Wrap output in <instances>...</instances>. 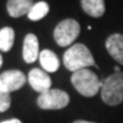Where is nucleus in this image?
<instances>
[{
  "label": "nucleus",
  "mask_w": 123,
  "mask_h": 123,
  "mask_svg": "<svg viewBox=\"0 0 123 123\" xmlns=\"http://www.w3.org/2000/svg\"><path fill=\"white\" fill-rule=\"evenodd\" d=\"M63 62L64 66L71 72L87 68L89 66H98L95 64V59L91 51L88 49L87 46L82 43H75L71 46L63 55Z\"/></svg>",
  "instance_id": "1"
},
{
  "label": "nucleus",
  "mask_w": 123,
  "mask_h": 123,
  "mask_svg": "<svg viewBox=\"0 0 123 123\" xmlns=\"http://www.w3.org/2000/svg\"><path fill=\"white\" fill-rule=\"evenodd\" d=\"M71 82L75 90L84 97L96 96L103 87L98 75L88 68L74 72L71 76Z\"/></svg>",
  "instance_id": "2"
},
{
  "label": "nucleus",
  "mask_w": 123,
  "mask_h": 123,
  "mask_svg": "<svg viewBox=\"0 0 123 123\" xmlns=\"http://www.w3.org/2000/svg\"><path fill=\"white\" fill-rule=\"evenodd\" d=\"M101 99L108 106L120 105L123 101V73H114L106 78L101 87Z\"/></svg>",
  "instance_id": "3"
},
{
  "label": "nucleus",
  "mask_w": 123,
  "mask_h": 123,
  "mask_svg": "<svg viewBox=\"0 0 123 123\" xmlns=\"http://www.w3.org/2000/svg\"><path fill=\"white\" fill-rule=\"evenodd\" d=\"M80 24L73 18H67L58 23L54 30V38L59 47H67L74 42L80 34Z\"/></svg>",
  "instance_id": "4"
},
{
  "label": "nucleus",
  "mask_w": 123,
  "mask_h": 123,
  "mask_svg": "<svg viewBox=\"0 0 123 123\" xmlns=\"http://www.w3.org/2000/svg\"><path fill=\"white\" fill-rule=\"evenodd\" d=\"M70 96L61 89H50L40 93L37 99V104L41 110H62L68 105Z\"/></svg>",
  "instance_id": "5"
},
{
  "label": "nucleus",
  "mask_w": 123,
  "mask_h": 123,
  "mask_svg": "<svg viewBox=\"0 0 123 123\" xmlns=\"http://www.w3.org/2000/svg\"><path fill=\"white\" fill-rule=\"evenodd\" d=\"M26 83V76L19 70L5 71L0 74V89L5 92L16 91Z\"/></svg>",
  "instance_id": "6"
},
{
  "label": "nucleus",
  "mask_w": 123,
  "mask_h": 123,
  "mask_svg": "<svg viewBox=\"0 0 123 123\" xmlns=\"http://www.w3.org/2000/svg\"><path fill=\"white\" fill-rule=\"evenodd\" d=\"M27 80H29V83L32 87V89L37 92L43 93V92L50 90L51 79L46 73V71H42L40 68H32L29 73Z\"/></svg>",
  "instance_id": "7"
},
{
  "label": "nucleus",
  "mask_w": 123,
  "mask_h": 123,
  "mask_svg": "<svg viewBox=\"0 0 123 123\" xmlns=\"http://www.w3.org/2000/svg\"><path fill=\"white\" fill-rule=\"evenodd\" d=\"M39 41L37 35L33 33H29L24 38V43H23V59L25 63L31 64L39 58Z\"/></svg>",
  "instance_id": "8"
},
{
  "label": "nucleus",
  "mask_w": 123,
  "mask_h": 123,
  "mask_svg": "<svg viewBox=\"0 0 123 123\" xmlns=\"http://www.w3.org/2000/svg\"><path fill=\"white\" fill-rule=\"evenodd\" d=\"M105 47L113 59L123 65V34L114 33L110 35L106 39Z\"/></svg>",
  "instance_id": "9"
},
{
  "label": "nucleus",
  "mask_w": 123,
  "mask_h": 123,
  "mask_svg": "<svg viewBox=\"0 0 123 123\" xmlns=\"http://www.w3.org/2000/svg\"><path fill=\"white\" fill-rule=\"evenodd\" d=\"M33 0H8L7 1V12L9 16L18 18L29 14L31 8L33 7Z\"/></svg>",
  "instance_id": "10"
},
{
  "label": "nucleus",
  "mask_w": 123,
  "mask_h": 123,
  "mask_svg": "<svg viewBox=\"0 0 123 123\" xmlns=\"http://www.w3.org/2000/svg\"><path fill=\"white\" fill-rule=\"evenodd\" d=\"M39 61L42 68L46 72L53 73L59 68V59H58L57 55L49 49H44L40 53Z\"/></svg>",
  "instance_id": "11"
},
{
  "label": "nucleus",
  "mask_w": 123,
  "mask_h": 123,
  "mask_svg": "<svg viewBox=\"0 0 123 123\" xmlns=\"http://www.w3.org/2000/svg\"><path fill=\"white\" fill-rule=\"evenodd\" d=\"M81 7L84 13L95 18H99L105 14L104 0H81Z\"/></svg>",
  "instance_id": "12"
},
{
  "label": "nucleus",
  "mask_w": 123,
  "mask_h": 123,
  "mask_svg": "<svg viewBox=\"0 0 123 123\" xmlns=\"http://www.w3.org/2000/svg\"><path fill=\"white\" fill-rule=\"evenodd\" d=\"M14 40H15V31L13 27H2L0 30V50L7 53L14 46Z\"/></svg>",
  "instance_id": "13"
},
{
  "label": "nucleus",
  "mask_w": 123,
  "mask_h": 123,
  "mask_svg": "<svg viewBox=\"0 0 123 123\" xmlns=\"http://www.w3.org/2000/svg\"><path fill=\"white\" fill-rule=\"evenodd\" d=\"M49 13V5L46 1H39L33 5V7L27 14V17L31 21H40Z\"/></svg>",
  "instance_id": "14"
},
{
  "label": "nucleus",
  "mask_w": 123,
  "mask_h": 123,
  "mask_svg": "<svg viewBox=\"0 0 123 123\" xmlns=\"http://www.w3.org/2000/svg\"><path fill=\"white\" fill-rule=\"evenodd\" d=\"M12 104V98H10V93L5 92L0 89V113L6 112L7 110H9Z\"/></svg>",
  "instance_id": "15"
},
{
  "label": "nucleus",
  "mask_w": 123,
  "mask_h": 123,
  "mask_svg": "<svg viewBox=\"0 0 123 123\" xmlns=\"http://www.w3.org/2000/svg\"><path fill=\"white\" fill-rule=\"evenodd\" d=\"M1 123H22L18 119H10V120H7V121H4Z\"/></svg>",
  "instance_id": "16"
},
{
  "label": "nucleus",
  "mask_w": 123,
  "mask_h": 123,
  "mask_svg": "<svg viewBox=\"0 0 123 123\" xmlns=\"http://www.w3.org/2000/svg\"><path fill=\"white\" fill-rule=\"evenodd\" d=\"M73 123H95V122H90V121H84V120H78Z\"/></svg>",
  "instance_id": "17"
},
{
  "label": "nucleus",
  "mask_w": 123,
  "mask_h": 123,
  "mask_svg": "<svg viewBox=\"0 0 123 123\" xmlns=\"http://www.w3.org/2000/svg\"><path fill=\"white\" fill-rule=\"evenodd\" d=\"M114 71H115V73H119V72H121V71H120V67H119V66H115V67H114Z\"/></svg>",
  "instance_id": "18"
},
{
  "label": "nucleus",
  "mask_w": 123,
  "mask_h": 123,
  "mask_svg": "<svg viewBox=\"0 0 123 123\" xmlns=\"http://www.w3.org/2000/svg\"><path fill=\"white\" fill-rule=\"evenodd\" d=\"M1 65H2V56L0 55V67H1Z\"/></svg>",
  "instance_id": "19"
}]
</instances>
